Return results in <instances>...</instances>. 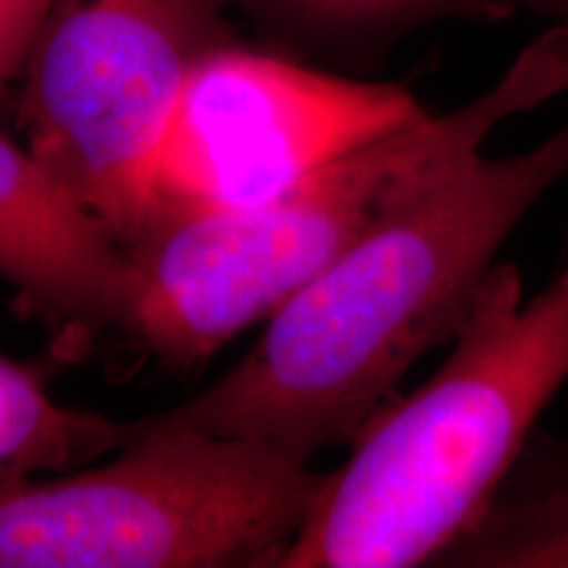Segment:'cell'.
<instances>
[{
  "mask_svg": "<svg viewBox=\"0 0 568 568\" xmlns=\"http://www.w3.org/2000/svg\"><path fill=\"white\" fill-rule=\"evenodd\" d=\"M566 176L568 124L516 155H471L297 290L230 372L145 422L303 464L351 443L410 366L450 343L506 240Z\"/></svg>",
  "mask_w": 568,
  "mask_h": 568,
  "instance_id": "6da1fadb",
  "label": "cell"
},
{
  "mask_svg": "<svg viewBox=\"0 0 568 568\" xmlns=\"http://www.w3.org/2000/svg\"><path fill=\"white\" fill-rule=\"evenodd\" d=\"M450 345L361 426L274 568L435 566L477 524L568 382V264L531 297L495 264Z\"/></svg>",
  "mask_w": 568,
  "mask_h": 568,
  "instance_id": "7a4b0ae2",
  "label": "cell"
},
{
  "mask_svg": "<svg viewBox=\"0 0 568 568\" xmlns=\"http://www.w3.org/2000/svg\"><path fill=\"white\" fill-rule=\"evenodd\" d=\"M566 90L568 30L550 24L456 111H426L268 201L155 219L126 245V335L172 368L203 364L268 322L389 211L481 153L503 122Z\"/></svg>",
  "mask_w": 568,
  "mask_h": 568,
  "instance_id": "3957f363",
  "label": "cell"
},
{
  "mask_svg": "<svg viewBox=\"0 0 568 568\" xmlns=\"http://www.w3.org/2000/svg\"><path fill=\"white\" fill-rule=\"evenodd\" d=\"M322 477L266 445L140 418L103 466L0 481V568H274Z\"/></svg>",
  "mask_w": 568,
  "mask_h": 568,
  "instance_id": "277c9868",
  "label": "cell"
},
{
  "mask_svg": "<svg viewBox=\"0 0 568 568\" xmlns=\"http://www.w3.org/2000/svg\"><path fill=\"white\" fill-rule=\"evenodd\" d=\"M234 40L219 0H51L13 88L19 140L126 247L184 82Z\"/></svg>",
  "mask_w": 568,
  "mask_h": 568,
  "instance_id": "5b68a950",
  "label": "cell"
},
{
  "mask_svg": "<svg viewBox=\"0 0 568 568\" xmlns=\"http://www.w3.org/2000/svg\"><path fill=\"white\" fill-rule=\"evenodd\" d=\"M422 113L400 82L332 74L234 40L184 82L148 174L140 232L174 213L268 201Z\"/></svg>",
  "mask_w": 568,
  "mask_h": 568,
  "instance_id": "8992f818",
  "label": "cell"
},
{
  "mask_svg": "<svg viewBox=\"0 0 568 568\" xmlns=\"http://www.w3.org/2000/svg\"><path fill=\"white\" fill-rule=\"evenodd\" d=\"M0 280L61 351L126 332L134 301L130 255L21 140L0 132Z\"/></svg>",
  "mask_w": 568,
  "mask_h": 568,
  "instance_id": "52a82bcc",
  "label": "cell"
},
{
  "mask_svg": "<svg viewBox=\"0 0 568 568\" xmlns=\"http://www.w3.org/2000/svg\"><path fill=\"white\" fill-rule=\"evenodd\" d=\"M435 566L568 568V443L531 432L485 514Z\"/></svg>",
  "mask_w": 568,
  "mask_h": 568,
  "instance_id": "ba28073f",
  "label": "cell"
},
{
  "mask_svg": "<svg viewBox=\"0 0 568 568\" xmlns=\"http://www.w3.org/2000/svg\"><path fill=\"white\" fill-rule=\"evenodd\" d=\"M284 48L374 63L408 32L447 19L506 21V0H219Z\"/></svg>",
  "mask_w": 568,
  "mask_h": 568,
  "instance_id": "9c48e42d",
  "label": "cell"
},
{
  "mask_svg": "<svg viewBox=\"0 0 568 568\" xmlns=\"http://www.w3.org/2000/svg\"><path fill=\"white\" fill-rule=\"evenodd\" d=\"M122 435L124 424L63 406L42 372L0 355V481L88 466Z\"/></svg>",
  "mask_w": 568,
  "mask_h": 568,
  "instance_id": "30bf717a",
  "label": "cell"
},
{
  "mask_svg": "<svg viewBox=\"0 0 568 568\" xmlns=\"http://www.w3.org/2000/svg\"><path fill=\"white\" fill-rule=\"evenodd\" d=\"M48 3L51 0H0V101L17 88Z\"/></svg>",
  "mask_w": 568,
  "mask_h": 568,
  "instance_id": "8fae6325",
  "label": "cell"
},
{
  "mask_svg": "<svg viewBox=\"0 0 568 568\" xmlns=\"http://www.w3.org/2000/svg\"><path fill=\"white\" fill-rule=\"evenodd\" d=\"M510 11H529L535 17L568 30V0H506Z\"/></svg>",
  "mask_w": 568,
  "mask_h": 568,
  "instance_id": "7c38bea8",
  "label": "cell"
}]
</instances>
